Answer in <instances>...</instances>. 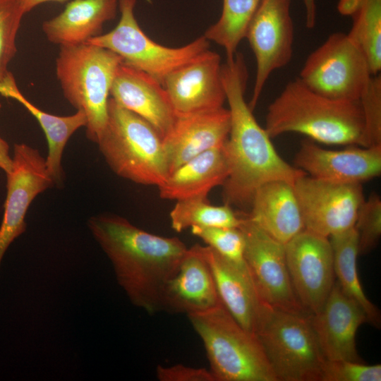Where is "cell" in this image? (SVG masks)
<instances>
[{
    "instance_id": "6da1fadb",
    "label": "cell",
    "mask_w": 381,
    "mask_h": 381,
    "mask_svg": "<svg viewBox=\"0 0 381 381\" xmlns=\"http://www.w3.org/2000/svg\"><path fill=\"white\" fill-rule=\"evenodd\" d=\"M222 78L229 104L230 130L224 144L229 175L223 183L224 204L250 208L262 185L284 181L294 185L306 174L277 153L265 128L257 122L244 97L248 71L243 55L222 66Z\"/></svg>"
},
{
    "instance_id": "7a4b0ae2",
    "label": "cell",
    "mask_w": 381,
    "mask_h": 381,
    "mask_svg": "<svg viewBox=\"0 0 381 381\" xmlns=\"http://www.w3.org/2000/svg\"><path fill=\"white\" fill-rule=\"evenodd\" d=\"M87 225L133 305L150 315L161 310L164 288L186 255V246L176 237L147 232L116 214L93 216Z\"/></svg>"
},
{
    "instance_id": "3957f363",
    "label": "cell",
    "mask_w": 381,
    "mask_h": 381,
    "mask_svg": "<svg viewBox=\"0 0 381 381\" xmlns=\"http://www.w3.org/2000/svg\"><path fill=\"white\" fill-rule=\"evenodd\" d=\"M265 129L271 138L296 133L327 145L367 147L359 101L325 97L298 78L289 81L269 105Z\"/></svg>"
},
{
    "instance_id": "277c9868",
    "label": "cell",
    "mask_w": 381,
    "mask_h": 381,
    "mask_svg": "<svg viewBox=\"0 0 381 381\" xmlns=\"http://www.w3.org/2000/svg\"><path fill=\"white\" fill-rule=\"evenodd\" d=\"M122 59L100 46H59L56 75L63 95L87 118L86 136L97 143L107 124L110 90Z\"/></svg>"
},
{
    "instance_id": "5b68a950",
    "label": "cell",
    "mask_w": 381,
    "mask_h": 381,
    "mask_svg": "<svg viewBox=\"0 0 381 381\" xmlns=\"http://www.w3.org/2000/svg\"><path fill=\"white\" fill-rule=\"evenodd\" d=\"M97 143L109 167L122 178L158 187L169 175L162 137L111 97L107 124Z\"/></svg>"
},
{
    "instance_id": "8992f818",
    "label": "cell",
    "mask_w": 381,
    "mask_h": 381,
    "mask_svg": "<svg viewBox=\"0 0 381 381\" xmlns=\"http://www.w3.org/2000/svg\"><path fill=\"white\" fill-rule=\"evenodd\" d=\"M187 316L203 343L215 381H277L256 335L222 303Z\"/></svg>"
},
{
    "instance_id": "52a82bcc",
    "label": "cell",
    "mask_w": 381,
    "mask_h": 381,
    "mask_svg": "<svg viewBox=\"0 0 381 381\" xmlns=\"http://www.w3.org/2000/svg\"><path fill=\"white\" fill-rule=\"evenodd\" d=\"M310 316L262 303L254 334L277 381H321L326 359Z\"/></svg>"
},
{
    "instance_id": "ba28073f",
    "label": "cell",
    "mask_w": 381,
    "mask_h": 381,
    "mask_svg": "<svg viewBox=\"0 0 381 381\" xmlns=\"http://www.w3.org/2000/svg\"><path fill=\"white\" fill-rule=\"evenodd\" d=\"M136 0H119V21L111 31L86 43L118 54L123 63L151 75L162 85L172 71L209 49L204 35L180 47H165L151 40L139 26L134 14Z\"/></svg>"
},
{
    "instance_id": "9c48e42d",
    "label": "cell",
    "mask_w": 381,
    "mask_h": 381,
    "mask_svg": "<svg viewBox=\"0 0 381 381\" xmlns=\"http://www.w3.org/2000/svg\"><path fill=\"white\" fill-rule=\"evenodd\" d=\"M372 72L363 52L343 32H334L307 57L298 78L310 90L339 100L358 101Z\"/></svg>"
},
{
    "instance_id": "30bf717a",
    "label": "cell",
    "mask_w": 381,
    "mask_h": 381,
    "mask_svg": "<svg viewBox=\"0 0 381 381\" xmlns=\"http://www.w3.org/2000/svg\"><path fill=\"white\" fill-rule=\"evenodd\" d=\"M238 228L245 238V261L262 303L308 313L298 301L289 277L285 244L275 240L243 214ZM311 315V314H310Z\"/></svg>"
},
{
    "instance_id": "8fae6325",
    "label": "cell",
    "mask_w": 381,
    "mask_h": 381,
    "mask_svg": "<svg viewBox=\"0 0 381 381\" xmlns=\"http://www.w3.org/2000/svg\"><path fill=\"white\" fill-rule=\"evenodd\" d=\"M245 38L256 60L255 83L248 103L253 111L270 75L291 59L294 28L291 0H261Z\"/></svg>"
},
{
    "instance_id": "7c38bea8",
    "label": "cell",
    "mask_w": 381,
    "mask_h": 381,
    "mask_svg": "<svg viewBox=\"0 0 381 381\" xmlns=\"http://www.w3.org/2000/svg\"><path fill=\"white\" fill-rule=\"evenodd\" d=\"M293 186L304 229L329 238L354 226L365 200L361 183H335L305 174Z\"/></svg>"
},
{
    "instance_id": "4fadbf2b",
    "label": "cell",
    "mask_w": 381,
    "mask_h": 381,
    "mask_svg": "<svg viewBox=\"0 0 381 381\" xmlns=\"http://www.w3.org/2000/svg\"><path fill=\"white\" fill-rule=\"evenodd\" d=\"M285 253L298 301L310 314L318 313L336 281L329 238L304 229L285 244Z\"/></svg>"
},
{
    "instance_id": "5bb4252c",
    "label": "cell",
    "mask_w": 381,
    "mask_h": 381,
    "mask_svg": "<svg viewBox=\"0 0 381 381\" xmlns=\"http://www.w3.org/2000/svg\"><path fill=\"white\" fill-rule=\"evenodd\" d=\"M6 175V197L0 226V265L11 243L26 230L25 221L33 200L54 183L45 158L25 143H16L12 167Z\"/></svg>"
},
{
    "instance_id": "9a60e30c",
    "label": "cell",
    "mask_w": 381,
    "mask_h": 381,
    "mask_svg": "<svg viewBox=\"0 0 381 381\" xmlns=\"http://www.w3.org/2000/svg\"><path fill=\"white\" fill-rule=\"evenodd\" d=\"M221 57L210 49L170 73L164 87L176 116L223 107Z\"/></svg>"
},
{
    "instance_id": "2e32d148",
    "label": "cell",
    "mask_w": 381,
    "mask_h": 381,
    "mask_svg": "<svg viewBox=\"0 0 381 381\" xmlns=\"http://www.w3.org/2000/svg\"><path fill=\"white\" fill-rule=\"evenodd\" d=\"M296 167L318 180L361 183L381 173V146L329 150L303 141L294 159Z\"/></svg>"
},
{
    "instance_id": "e0dca14e",
    "label": "cell",
    "mask_w": 381,
    "mask_h": 381,
    "mask_svg": "<svg viewBox=\"0 0 381 381\" xmlns=\"http://www.w3.org/2000/svg\"><path fill=\"white\" fill-rule=\"evenodd\" d=\"M318 344L326 360L363 362L356 349L358 327L368 322L362 308L348 297L337 281L321 310L310 316Z\"/></svg>"
},
{
    "instance_id": "ac0fdd59",
    "label": "cell",
    "mask_w": 381,
    "mask_h": 381,
    "mask_svg": "<svg viewBox=\"0 0 381 381\" xmlns=\"http://www.w3.org/2000/svg\"><path fill=\"white\" fill-rule=\"evenodd\" d=\"M230 130V113L220 109L176 116L162 138L169 174L179 167L209 150L226 143Z\"/></svg>"
},
{
    "instance_id": "d6986e66",
    "label": "cell",
    "mask_w": 381,
    "mask_h": 381,
    "mask_svg": "<svg viewBox=\"0 0 381 381\" xmlns=\"http://www.w3.org/2000/svg\"><path fill=\"white\" fill-rule=\"evenodd\" d=\"M221 303L212 272L198 245L188 248L164 288L161 310L188 315L209 310Z\"/></svg>"
},
{
    "instance_id": "ffe728a7",
    "label": "cell",
    "mask_w": 381,
    "mask_h": 381,
    "mask_svg": "<svg viewBox=\"0 0 381 381\" xmlns=\"http://www.w3.org/2000/svg\"><path fill=\"white\" fill-rule=\"evenodd\" d=\"M110 95L121 106L150 123L162 138L174 123L176 115L162 85L123 61L115 75Z\"/></svg>"
},
{
    "instance_id": "44dd1931",
    "label": "cell",
    "mask_w": 381,
    "mask_h": 381,
    "mask_svg": "<svg viewBox=\"0 0 381 381\" xmlns=\"http://www.w3.org/2000/svg\"><path fill=\"white\" fill-rule=\"evenodd\" d=\"M198 248L210 268L222 304L244 329L254 333L262 303L248 267L228 261L207 246L198 245Z\"/></svg>"
},
{
    "instance_id": "7402d4cb",
    "label": "cell",
    "mask_w": 381,
    "mask_h": 381,
    "mask_svg": "<svg viewBox=\"0 0 381 381\" xmlns=\"http://www.w3.org/2000/svg\"><path fill=\"white\" fill-rule=\"evenodd\" d=\"M246 215L266 234L284 244L304 230L294 186L284 181H270L259 187Z\"/></svg>"
},
{
    "instance_id": "603a6c76",
    "label": "cell",
    "mask_w": 381,
    "mask_h": 381,
    "mask_svg": "<svg viewBox=\"0 0 381 381\" xmlns=\"http://www.w3.org/2000/svg\"><path fill=\"white\" fill-rule=\"evenodd\" d=\"M118 8L119 0H72L62 12L44 21L42 28L53 44H84L101 35L104 24L114 19Z\"/></svg>"
},
{
    "instance_id": "cb8c5ba5",
    "label": "cell",
    "mask_w": 381,
    "mask_h": 381,
    "mask_svg": "<svg viewBox=\"0 0 381 381\" xmlns=\"http://www.w3.org/2000/svg\"><path fill=\"white\" fill-rule=\"evenodd\" d=\"M228 175L224 145L198 155L171 172L158 186L159 196L176 201L207 199L210 190L223 185Z\"/></svg>"
},
{
    "instance_id": "d4e9b609",
    "label": "cell",
    "mask_w": 381,
    "mask_h": 381,
    "mask_svg": "<svg viewBox=\"0 0 381 381\" xmlns=\"http://www.w3.org/2000/svg\"><path fill=\"white\" fill-rule=\"evenodd\" d=\"M333 253L335 277L343 292L356 302L365 312L368 322L379 327L380 314L368 298L362 288L357 271L358 237L353 227L329 237Z\"/></svg>"
},
{
    "instance_id": "484cf974",
    "label": "cell",
    "mask_w": 381,
    "mask_h": 381,
    "mask_svg": "<svg viewBox=\"0 0 381 381\" xmlns=\"http://www.w3.org/2000/svg\"><path fill=\"white\" fill-rule=\"evenodd\" d=\"M222 11L219 20L211 25L204 36L222 46L226 61H231L241 41L261 0H222Z\"/></svg>"
},
{
    "instance_id": "4316f807",
    "label": "cell",
    "mask_w": 381,
    "mask_h": 381,
    "mask_svg": "<svg viewBox=\"0 0 381 381\" xmlns=\"http://www.w3.org/2000/svg\"><path fill=\"white\" fill-rule=\"evenodd\" d=\"M171 225L176 232L194 226L202 227L238 228L241 217L224 204L215 206L207 199L178 200L169 214Z\"/></svg>"
},
{
    "instance_id": "83f0119b",
    "label": "cell",
    "mask_w": 381,
    "mask_h": 381,
    "mask_svg": "<svg viewBox=\"0 0 381 381\" xmlns=\"http://www.w3.org/2000/svg\"><path fill=\"white\" fill-rule=\"evenodd\" d=\"M348 35L365 55L373 75L381 70V0H361Z\"/></svg>"
},
{
    "instance_id": "f1b7e54d",
    "label": "cell",
    "mask_w": 381,
    "mask_h": 381,
    "mask_svg": "<svg viewBox=\"0 0 381 381\" xmlns=\"http://www.w3.org/2000/svg\"><path fill=\"white\" fill-rule=\"evenodd\" d=\"M43 130L48 147L45 162L54 184L62 180V154L72 135L81 127H85L87 118L84 112L77 111L68 116L49 114L39 123Z\"/></svg>"
},
{
    "instance_id": "f546056e",
    "label": "cell",
    "mask_w": 381,
    "mask_h": 381,
    "mask_svg": "<svg viewBox=\"0 0 381 381\" xmlns=\"http://www.w3.org/2000/svg\"><path fill=\"white\" fill-rule=\"evenodd\" d=\"M190 229L195 236L228 261L239 267H247L244 257L245 238L239 228L194 226Z\"/></svg>"
},
{
    "instance_id": "4dcf8cb0",
    "label": "cell",
    "mask_w": 381,
    "mask_h": 381,
    "mask_svg": "<svg viewBox=\"0 0 381 381\" xmlns=\"http://www.w3.org/2000/svg\"><path fill=\"white\" fill-rule=\"evenodd\" d=\"M24 15L17 0H0V82L11 73L8 66L17 52L16 36Z\"/></svg>"
},
{
    "instance_id": "1f68e13d",
    "label": "cell",
    "mask_w": 381,
    "mask_h": 381,
    "mask_svg": "<svg viewBox=\"0 0 381 381\" xmlns=\"http://www.w3.org/2000/svg\"><path fill=\"white\" fill-rule=\"evenodd\" d=\"M354 228L358 237V253L365 254L377 244L381 236V199L372 193L361 204Z\"/></svg>"
},
{
    "instance_id": "d6a6232c",
    "label": "cell",
    "mask_w": 381,
    "mask_h": 381,
    "mask_svg": "<svg viewBox=\"0 0 381 381\" xmlns=\"http://www.w3.org/2000/svg\"><path fill=\"white\" fill-rule=\"evenodd\" d=\"M361 107L367 147L381 146V76L373 75L363 91Z\"/></svg>"
},
{
    "instance_id": "836d02e7",
    "label": "cell",
    "mask_w": 381,
    "mask_h": 381,
    "mask_svg": "<svg viewBox=\"0 0 381 381\" xmlns=\"http://www.w3.org/2000/svg\"><path fill=\"white\" fill-rule=\"evenodd\" d=\"M381 365L363 362L326 360L321 381H380Z\"/></svg>"
},
{
    "instance_id": "e575fe53",
    "label": "cell",
    "mask_w": 381,
    "mask_h": 381,
    "mask_svg": "<svg viewBox=\"0 0 381 381\" xmlns=\"http://www.w3.org/2000/svg\"><path fill=\"white\" fill-rule=\"evenodd\" d=\"M156 375L160 381H215L210 370L182 364L171 366L158 365Z\"/></svg>"
},
{
    "instance_id": "d590c367",
    "label": "cell",
    "mask_w": 381,
    "mask_h": 381,
    "mask_svg": "<svg viewBox=\"0 0 381 381\" xmlns=\"http://www.w3.org/2000/svg\"><path fill=\"white\" fill-rule=\"evenodd\" d=\"M12 167V156L10 154L8 143L0 136V169L5 174L8 173Z\"/></svg>"
},
{
    "instance_id": "8d00e7d4",
    "label": "cell",
    "mask_w": 381,
    "mask_h": 381,
    "mask_svg": "<svg viewBox=\"0 0 381 381\" xmlns=\"http://www.w3.org/2000/svg\"><path fill=\"white\" fill-rule=\"evenodd\" d=\"M305 16L306 26L312 29L315 26L317 18L316 0H303Z\"/></svg>"
},
{
    "instance_id": "74e56055",
    "label": "cell",
    "mask_w": 381,
    "mask_h": 381,
    "mask_svg": "<svg viewBox=\"0 0 381 381\" xmlns=\"http://www.w3.org/2000/svg\"><path fill=\"white\" fill-rule=\"evenodd\" d=\"M361 0H340L338 4L339 11L346 16H351L358 7Z\"/></svg>"
},
{
    "instance_id": "f35d334b",
    "label": "cell",
    "mask_w": 381,
    "mask_h": 381,
    "mask_svg": "<svg viewBox=\"0 0 381 381\" xmlns=\"http://www.w3.org/2000/svg\"><path fill=\"white\" fill-rule=\"evenodd\" d=\"M20 5L21 8H23L24 13L26 14L30 11H32L34 8L39 6L41 4H44L46 2L49 1H55V2H64L67 1L68 0H17Z\"/></svg>"
}]
</instances>
